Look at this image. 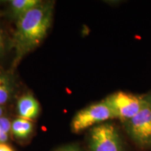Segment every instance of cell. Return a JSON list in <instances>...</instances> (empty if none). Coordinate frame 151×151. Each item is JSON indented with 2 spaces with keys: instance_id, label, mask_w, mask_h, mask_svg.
Wrapping results in <instances>:
<instances>
[{
  "instance_id": "6da1fadb",
  "label": "cell",
  "mask_w": 151,
  "mask_h": 151,
  "mask_svg": "<svg viewBox=\"0 0 151 151\" xmlns=\"http://www.w3.org/2000/svg\"><path fill=\"white\" fill-rule=\"evenodd\" d=\"M53 9V3L42 1L17 19L14 35L16 61L37 48L46 37L51 26Z\"/></svg>"
},
{
  "instance_id": "7a4b0ae2",
  "label": "cell",
  "mask_w": 151,
  "mask_h": 151,
  "mask_svg": "<svg viewBox=\"0 0 151 151\" xmlns=\"http://www.w3.org/2000/svg\"><path fill=\"white\" fill-rule=\"evenodd\" d=\"M104 101L110 107L116 118L124 122L133 118L147 104L146 99L124 92H117Z\"/></svg>"
},
{
  "instance_id": "3957f363",
  "label": "cell",
  "mask_w": 151,
  "mask_h": 151,
  "mask_svg": "<svg viewBox=\"0 0 151 151\" xmlns=\"http://www.w3.org/2000/svg\"><path fill=\"white\" fill-rule=\"evenodd\" d=\"M111 119H116L114 113L102 100L79 111L71 120V131L74 133H79Z\"/></svg>"
},
{
  "instance_id": "277c9868",
  "label": "cell",
  "mask_w": 151,
  "mask_h": 151,
  "mask_svg": "<svg viewBox=\"0 0 151 151\" xmlns=\"http://www.w3.org/2000/svg\"><path fill=\"white\" fill-rule=\"evenodd\" d=\"M90 151H122L120 134L114 125L102 123L94 126L89 136Z\"/></svg>"
},
{
  "instance_id": "5b68a950",
  "label": "cell",
  "mask_w": 151,
  "mask_h": 151,
  "mask_svg": "<svg viewBox=\"0 0 151 151\" xmlns=\"http://www.w3.org/2000/svg\"><path fill=\"white\" fill-rule=\"evenodd\" d=\"M124 124L127 134L136 144L142 148L151 147V106L148 103Z\"/></svg>"
},
{
  "instance_id": "8992f818",
  "label": "cell",
  "mask_w": 151,
  "mask_h": 151,
  "mask_svg": "<svg viewBox=\"0 0 151 151\" xmlns=\"http://www.w3.org/2000/svg\"><path fill=\"white\" fill-rule=\"evenodd\" d=\"M17 109L20 118L32 120L39 115L40 106L32 94H28L20 98L17 104Z\"/></svg>"
},
{
  "instance_id": "52a82bcc",
  "label": "cell",
  "mask_w": 151,
  "mask_h": 151,
  "mask_svg": "<svg viewBox=\"0 0 151 151\" xmlns=\"http://www.w3.org/2000/svg\"><path fill=\"white\" fill-rule=\"evenodd\" d=\"M33 124L30 120L19 118L11 124V131L15 137L20 139H27L33 131Z\"/></svg>"
},
{
  "instance_id": "ba28073f",
  "label": "cell",
  "mask_w": 151,
  "mask_h": 151,
  "mask_svg": "<svg viewBox=\"0 0 151 151\" xmlns=\"http://www.w3.org/2000/svg\"><path fill=\"white\" fill-rule=\"evenodd\" d=\"M41 2L39 0H12L9 1V4L12 14L18 19Z\"/></svg>"
},
{
  "instance_id": "9c48e42d",
  "label": "cell",
  "mask_w": 151,
  "mask_h": 151,
  "mask_svg": "<svg viewBox=\"0 0 151 151\" xmlns=\"http://www.w3.org/2000/svg\"><path fill=\"white\" fill-rule=\"evenodd\" d=\"M12 92L13 87L10 78L0 71V105L9 101Z\"/></svg>"
},
{
  "instance_id": "30bf717a",
  "label": "cell",
  "mask_w": 151,
  "mask_h": 151,
  "mask_svg": "<svg viewBox=\"0 0 151 151\" xmlns=\"http://www.w3.org/2000/svg\"><path fill=\"white\" fill-rule=\"evenodd\" d=\"M11 129V124L8 118L4 117L0 118V131L9 134Z\"/></svg>"
},
{
  "instance_id": "8fae6325",
  "label": "cell",
  "mask_w": 151,
  "mask_h": 151,
  "mask_svg": "<svg viewBox=\"0 0 151 151\" xmlns=\"http://www.w3.org/2000/svg\"><path fill=\"white\" fill-rule=\"evenodd\" d=\"M56 151H80V150H79L78 147L71 145V146L62 147V148L58 149V150H57Z\"/></svg>"
},
{
  "instance_id": "7c38bea8",
  "label": "cell",
  "mask_w": 151,
  "mask_h": 151,
  "mask_svg": "<svg viewBox=\"0 0 151 151\" xmlns=\"http://www.w3.org/2000/svg\"><path fill=\"white\" fill-rule=\"evenodd\" d=\"M9 135L6 132L0 131V144L1 143H5L8 141Z\"/></svg>"
},
{
  "instance_id": "4fadbf2b",
  "label": "cell",
  "mask_w": 151,
  "mask_h": 151,
  "mask_svg": "<svg viewBox=\"0 0 151 151\" xmlns=\"http://www.w3.org/2000/svg\"><path fill=\"white\" fill-rule=\"evenodd\" d=\"M4 47V37L2 31L0 29V54L2 52Z\"/></svg>"
},
{
  "instance_id": "5bb4252c",
  "label": "cell",
  "mask_w": 151,
  "mask_h": 151,
  "mask_svg": "<svg viewBox=\"0 0 151 151\" xmlns=\"http://www.w3.org/2000/svg\"><path fill=\"white\" fill-rule=\"evenodd\" d=\"M0 151H14V150L6 143H1L0 144Z\"/></svg>"
},
{
  "instance_id": "9a60e30c",
  "label": "cell",
  "mask_w": 151,
  "mask_h": 151,
  "mask_svg": "<svg viewBox=\"0 0 151 151\" xmlns=\"http://www.w3.org/2000/svg\"><path fill=\"white\" fill-rule=\"evenodd\" d=\"M146 101H148V103L149 104V105H150V106H151V94H150V95H149L148 97L146 98Z\"/></svg>"
},
{
  "instance_id": "2e32d148",
  "label": "cell",
  "mask_w": 151,
  "mask_h": 151,
  "mask_svg": "<svg viewBox=\"0 0 151 151\" xmlns=\"http://www.w3.org/2000/svg\"><path fill=\"white\" fill-rule=\"evenodd\" d=\"M2 113H3V109L1 106H0V118L1 117V115H2Z\"/></svg>"
}]
</instances>
